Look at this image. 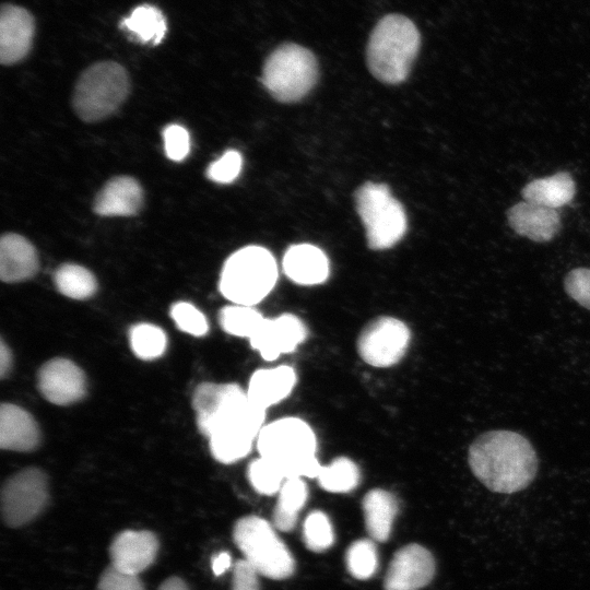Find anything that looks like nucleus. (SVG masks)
<instances>
[{
  "label": "nucleus",
  "instance_id": "obj_1",
  "mask_svg": "<svg viewBox=\"0 0 590 590\" xmlns=\"http://www.w3.org/2000/svg\"><path fill=\"white\" fill-rule=\"evenodd\" d=\"M474 476L494 493L511 494L527 488L538 472V456L530 441L511 430H489L469 447Z\"/></svg>",
  "mask_w": 590,
  "mask_h": 590
},
{
  "label": "nucleus",
  "instance_id": "obj_2",
  "mask_svg": "<svg viewBox=\"0 0 590 590\" xmlns=\"http://www.w3.org/2000/svg\"><path fill=\"white\" fill-rule=\"evenodd\" d=\"M420 46L421 35L413 21L401 14L385 15L369 35L368 69L384 83H401L408 78Z\"/></svg>",
  "mask_w": 590,
  "mask_h": 590
},
{
  "label": "nucleus",
  "instance_id": "obj_3",
  "mask_svg": "<svg viewBox=\"0 0 590 590\" xmlns=\"http://www.w3.org/2000/svg\"><path fill=\"white\" fill-rule=\"evenodd\" d=\"M266 411L249 402L241 389L200 430L209 439L214 459L234 463L246 457L263 427Z\"/></svg>",
  "mask_w": 590,
  "mask_h": 590
},
{
  "label": "nucleus",
  "instance_id": "obj_4",
  "mask_svg": "<svg viewBox=\"0 0 590 590\" xmlns=\"http://www.w3.org/2000/svg\"><path fill=\"white\" fill-rule=\"evenodd\" d=\"M256 441L260 457L278 463L286 480L317 477L321 468L316 456L317 438L304 420L287 416L266 424Z\"/></svg>",
  "mask_w": 590,
  "mask_h": 590
},
{
  "label": "nucleus",
  "instance_id": "obj_5",
  "mask_svg": "<svg viewBox=\"0 0 590 590\" xmlns=\"http://www.w3.org/2000/svg\"><path fill=\"white\" fill-rule=\"evenodd\" d=\"M278 274L276 261L268 249L247 246L224 262L220 292L233 304L255 306L273 290Z\"/></svg>",
  "mask_w": 590,
  "mask_h": 590
},
{
  "label": "nucleus",
  "instance_id": "obj_6",
  "mask_svg": "<svg viewBox=\"0 0 590 590\" xmlns=\"http://www.w3.org/2000/svg\"><path fill=\"white\" fill-rule=\"evenodd\" d=\"M130 80L123 66L101 61L80 75L72 97L74 111L85 122H96L113 115L125 102Z\"/></svg>",
  "mask_w": 590,
  "mask_h": 590
},
{
  "label": "nucleus",
  "instance_id": "obj_7",
  "mask_svg": "<svg viewBox=\"0 0 590 590\" xmlns=\"http://www.w3.org/2000/svg\"><path fill=\"white\" fill-rule=\"evenodd\" d=\"M318 79L315 55L298 44L286 43L276 47L262 69V84L279 102L294 103L314 87Z\"/></svg>",
  "mask_w": 590,
  "mask_h": 590
},
{
  "label": "nucleus",
  "instance_id": "obj_8",
  "mask_svg": "<svg viewBox=\"0 0 590 590\" xmlns=\"http://www.w3.org/2000/svg\"><path fill=\"white\" fill-rule=\"evenodd\" d=\"M233 538L245 560L259 575L274 580L293 575L295 560L266 519L258 516L238 519L233 529Z\"/></svg>",
  "mask_w": 590,
  "mask_h": 590
},
{
  "label": "nucleus",
  "instance_id": "obj_9",
  "mask_svg": "<svg viewBox=\"0 0 590 590\" xmlns=\"http://www.w3.org/2000/svg\"><path fill=\"white\" fill-rule=\"evenodd\" d=\"M355 204L371 249H388L404 236L406 232L404 209L391 194L387 185L365 182L356 191Z\"/></svg>",
  "mask_w": 590,
  "mask_h": 590
},
{
  "label": "nucleus",
  "instance_id": "obj_10",
  "mask_svg": "<svg viewBox=\"0 0 590 590\" xmlns=\"http://www.w3.org/2000/svg\"><path fill=\"white\" fill-rule=\"evenodd\" d=\"M48 500L46 475L37 468L24 469L5 481L1 511L7 526L16 528L36 518Z\"/></svg>",
  "mask_w": 590,
  "mask_h": 590
},
{
  "label": "nucleus",
  "instance_id": "obj_11",
  "mask_svg": "<svg viewBox=\"0 0 590 590\" xmlns=\"http://www.w3.org/2000/svg\"><path fill=\"white\" fill-rule=\"evenodd\" d=\"M411 341L408 326L398 318L382 316L370 321L357 340L361 358L373 367L386 368L399 363Z\"/></svg>",
  "mask_w": 590,
  "mask_h": 590
},
{
  "label": "nucleus",
  "instance_id": "obj_12",
  "mask_svg": "<svg viewBox=\"0 0 590 590\" xmlns=\"http://www.w3.org/2000/svg\"><path fill=\"white\" fill-rule=\"evenodd\" d=\"M432 553L420 544H408L396 552L387 570L385 590H420L434 578Z\"/></svg>",
  "mask_w": 590,
  "mask_h": 590
},
{
  "label": "nucleus",
  "instance_id": "obj_13",
  "mask_svg": "<svg viewBox=\"0 0 590 590\" xmlns=\"http://www.w3.org/2000/svg\"><path fill=\"white\" fill-rule=\"evenodd\" d=\"M306 338L305 323L297 316L284 312L275 318L264 317L249 342L263 359L271 362L294 352Z\"/></svg>",
  "mask_w": 590,
  "mask_h": 590
},
{
  "label": "nucleus",
  "instance_id": "obj_14",
  "mask_svg": "<svg viewBox=\"0 0 590 590\" xmlns=\"http://www.w3.org/2000/svg\"><path fill=\"white\" fill-rule=\"evenodd\" d=\"M38 388L49 402L57 405L71 404L84 397L85 376L72 361L52 358L39 369Z\"/></svg>",
  "mask_w": 590,
  "mask_h": 590
},
{
  "label": "nucleus",
  "instance_id": "obj_15",
  "mask_svg": "<svg viewBox=\"0 0 590 590\" xmlns=\"http://www.w3.org/2000/svg\"><path fill=\"white\" fill-rule=\"evenodd\" d=\"M35 35L33 15L23 7L5 3L0 11V61L10 66L30 52Z\"/></svg>",
  "mask_w": 590,
  "mask_h": 590
},
{
  "label": "nucleus",
  "instance_id": "obj_16",
  "mask_svg": "<svg viewBox=\"0 0 590 590\" xmlns=\"http://www.w3.org/2000/svg\"><path fill=\"white\" fill-rule=\"evenodd\" d=\"M157 552L158 540L148 530L122 531L115 536L109 547L111 566L132 575H139L150 567Z\"/></svg>",
  "mask_w": 590,
  "mask_h": 590
},
{
  "label": "nucleus",
  "instance_id": "obj_17",
  "mask_svg": "<svg viewBox=\"0 0 590 590\" xmlns=\"http://www.w3.org/2000/svg\"><path fill=\"white\" fill-rule=\"evenodd\" d=\"M509 227L535 243L551 241L560 231V215L555 209L521 201L507 210Z\"/></svg>",
  "mask_w": 590,
  "mask_h": 590
},
{
  "label": "nucleus",
  "instance_id": "obj_18",
  "mask_svg": "<svg viewBox=\"0 0 590 590\" xmlns=\"http://www.w3.org/2000/svg\"><path fill=\"white\" fill-rule=\"evenodd\" d=\"M296 382V373L292 366L261 368L249 379L247 398L250 403L266 411L287 398Z\"/></svg>",
  "mask_w": 590,
  "mask_h": 590
},
{
  "label": "nucleus",
  "instance_id": "obj_19",
  "mask_svg": "<svg viewBox=\"0 0 590 590\" xmlns=\"http://www.w3.org/2000/svg\"><path fill=\"white\" fill-rule=\"evenodd\" d=\"M282 267L285 275L299 285L323 283L330 273L326 253L310 244L291 246L284 253Z\"/></svg>",
  "mask_w": 590,
  "mask_h": 590
},
{
  "label": "nucleus",
  "instance_id": "obj_20",
  "mask_svg": "<svg viewBox=\"0 0 590 590\" xmlns=\"http://www.w3.org/2000/svg\"><path fill=\"white\" fill-rule=\"evenodd\" d=\"M143 203V190L132 177L111 178L98 192L94 211L102 216H130L139 212Z\"/></svg>",
  "mask_w": 590,
  "mask_h": 590
},
{
  "label": "nucleus",
  "instance_id": "obj_21",
  "mask_svg": "<svg viewBox=\"0 0 590 590\" xmlns=\"http://www.w3.org/2000/svg\"><path fill=\"white\" fill-rule=\"evenodd\" d=\"M38 270L35 247L23 236L4 234L0 240V278L15 283L33 278Z\"/></svg>",
  "mask_w": 590,
  "mask_h": 590
},
{
  "label": "nucleus",
  "instance_id": "obj_22",
  "mask_svg": "<svg viewBox=\"0 0 590 590\" xmlns=\"http://www.w3.org/2000/svg\"><path fill=\"white\" fill-rule=\"evenodd\" d=\"M40 439L39 428L33 416L19 405L2 403L0 406V447L4 450L31 451Z\"/></svg>",
  "mask_w": 590,
  "mask_h": 590
},
{
  "label": "nucleus",
  "instance_id": "obj_23",
  "mask_svg": "<svg viewBox=\"0 0 590 590\" xmlns=\"http://www.w3.org/2000/svg\"><path fill=\"white\" fill-rule=\"evenodd\" d=\"M576 194V184L568 172L536 178L521 189L524 201L551 209L568 204Z\"/></svg>",
  "mask_w": 590,
  "mask_h": 590
},
{
  "label": "nucleus",
  "instance_id": "obj_24",
  "mask_svg": "<svg viewBox=\"0 0 590 590\" xmlns=\"http://www.w3.org/2000/svg\"><path fill=\"white\" fill-rule=\"evenodd\" d=\"M365 527L371 540L385 542L389 539L398 512V500L390 492L374 488L362 502Z\"/></svg>",
  "mask_w": 590,
  "mask_h": 590
},
{
  "label": "nucleus",
  "instance_id": "obj_25",
  "mask_svg": "<svg viewBox=\"0 0 590 590\" xmlns=\"http://www.w3.org/2000/svg\"><path fill=\"white\" fill-rule=\"evenodd\" d=\"M121 25L142 44H160L167 31L163 12L152 4H141L133 9Z\"/></svg>",
  "mask_w": 590,
  "mask_h": 590
},
{
  "label": "nucleus",
  "instance_id": "obj_26",
  "mask_svg": "<svg viewBox=\"0 0 590 590\" xmlns=\"http://www.w3.org/2000/svg\"><path fill=\"white\" fill-rule=\"evenodd\" d=\"M307 496V486L300 477L285 480L279 492L273 512V523L278 530L286 532L295 527L298 512L306 504Z\"/></svg>",
  "mask_w": 590,
  "mask_h": 590
},
{
  "label": "nucleus",
  "instance_id": "obj_27",
  "mask_svg": "<svg viewBox=\"0 0 590 590\" xmlns=\"http://www.w3.org/2000/svg\"><path fill=\"white\" fill-rule=\"evenodd\" d=\"M58 291L72 299H86L95 294L97 282L86 268L75 263H63L55 272Z\"/></svg>",
  "mask_w": 590,
  "mask_h": 590
},
{
  "label": "nucleus",
  "instance_id": "obj_28",
  "mask_svg": "<svg viewBox=\"0 0 590 590\" xmlns=\"http://www.w3.org/2000/svg\"><path fill=\"white\" fill-rule=\"evenodd\" d=\"M317 479L319 485L327 492L349 493L357 487L361 473L353 460L338 457L328 465H321Z\"/></svg>",
  "mask_w": 590,
  "mask_h": 590
},
{
  "label": "nucleus",
  "instance_id": "obj_29",
  "mask_svg": "<svg viewBox=\"0 0 590 590\" xmlns=\"http://www.w3.org/2000/svg\"><path fill=\"white\" fill-rule=\"evenodd\" d=\"M264 317L253 306L228 305L221 309L219 321L222 329L228 334L247 338L257 331Z\"/></svg>",
  "mask_w": 590,
  "mask_h": 590
},
{
  "label": "nucleus",
  "instance_id": "obj_30",
  "mask_svg": "<svg viewBox=\"0 0 590 590\" xmlns=\"http://www.w3.org/2000/svg\"><path fill=\"white\" fill-rule=\"evenodd\" d=\"M130 346L141 359L152 361L162 356L167 346V337L157 326L138 323L130 330Z\"/></svg>",
  "mask_w": 590,
  "mask_h": 590
},
{
  "label": "nucleus",
  "instance_id": "obj_31",
  "mask_svg": "<svg viewBox=\"0 0 590 590\" xmlns=\"http://www.w3.org/2000/svg\"><path fill=\"white\" fill-rule=\"evenodd\" d=\"M248 479L258 493L273 495L280 492L286 475L278 463L259 457L248 465Z\"/></svg>",
  "mask_w": 590,
  "mask_h": 590
},
{
  "label": "nucleus",
  "instance_id": "obj_32",
  "mask_svg": "<svg viewBox=\"0 0 590 590\" xmlns=\"http://www.w3.org/2000/svg\"><path fill=\"white\" fill-rule=\"evenodd\" d=\"M345 560L347 570L354 578L359 580L370 578L378 566L374 540L362 539L353 542L347 548Z\"/></svg>",
  "mask_w": 590,
  "mask_h": 590
},
{
  "label": "nucleus",
  "instance_id": "obj_33",
  "mask_svg": "<svg viewBox=\"0 0 590 590\" xmlns=\"http://www.w3.org/2000/svg\"><path fill=\"white\" fill-rule=\"evenodd\" d=\"M303 536L306 546L312 552H323L334 542L333 528L322 511L310 512L304 521Z\"/></svg>",
  "mask_w": 590,
  "mask_h": 590
},
{
  "label": "nucleus",
  "instance_id": "obj_34",
  "mask_svg": "<svg viewBox=\"0 0 590 590\" xmlns=\"http://www.w3.org/2000/svg\"><path fill=\"white\" fill-rule=\"evenodd\" d=\"M170 317L181 331L203 337L209 331V323L201 310L187 302H178L170 307Z\"/></svg>",
  "mask_w": 590,
  "mask_h": 590
},
{
  "label": "nucleus",
  "instance_id": "obj_35",
  "mask_svg": "<svg viewBox=\"0 0 590 590\" xmlns=\"http://www.w3.org/2000/svg\"><path fill=\"white\" fill-rule=\"evenodd\" d=\"M241 167L243 158L239 152L228 150L208 167L206 176L217 184H231L238 177Z\"/></svg>",
  "mask_w": 590,
  "mask_h": 590
},
{
  "label": "nucleus",
  "instance_id": "obj_36",
  "mask_svg": "<svg viewBox=\"0 0 590 590\" xmlns=\"http://www.w3.org/2000/svg\"><path fill=\"white\" fill-rule=\"evenodd\" d=\"M567 295L579 305L590 310V268H576L564 278Z\"/></svg>",
  "mask_w": 590,
  "mask_h": 590
},
{
  "label": "nucleus",
  "instance_id": "obj_37",
  "mask_svg": "<svg viewBox=\"0 0 590 590\" xmlns=\"http://www.w3.org/2000/svg\"><path fill=\"white\" fill-rule=\"evenodd\" d=\"M164 149L167 157L179 162L187 157L190 152V137L186 128L173 123L163 130Z\"/></svg>",
  "mask_w": 590,
  "mask_h": 590
},
{
  "label": "nucleus",
  "instance_id": "obj_38",
  "mask_svg": "<svg viewBox=\"0 0 590 590\" xmlns=\"http://www.w3.org/2000/svg\"><path fill=\"white\" fill-rule=\"evenodd\" d=\"M96 590H145L138 575L107 567L99 577Z\"/></svg>",
  "mask_w": 590,
  "mask_h": 590
},
{
  "label": "nucleus",
  "instance_id": "obj_39",
  "mask_svg": "<svg viewBox=\"0 0 590 590\" xmlns=\"http://www.w3.org/2000/svg\"><path fill=\"white\" fill-rule=\"evenodd\" d=\"M232 590H260L258 573L245 559L234 566Z\"/></svg>",
  "mask_w": 590,
  "mask_h": 590
},
{
  "label": "nucleus",
  "instance_id": "obj_40",
  "mask_svg": "<svg viewBox=\"0 0 590 590\" xmlns=\"http://www.w3.org/2000/svg\"><path fill=\"white\" fill-rule=\"evenodd\" d=\"M232 564L228 552H221L212 558V570L215 576H221L229 568Z\"/></svg>",
  "mask_w": 590,
  "mask_h": 590
},
{
  "label": "nucleus",
  "instance_id": "obj_41",
  "mask_svg": "<svg viewBox=\"0 0 590 590\" xmlns=\"http://www.w3.org/2000/svg\"><path fill=\"white\" fill-rule=\"evenodd\" d=\"M12 365V355L10 349L3 340L0 342V376L3 378L10 370Z\"/></svg>",
  "mask_w": 590,
  "mask_h": 590
},
{
  "label": "nucleus",
  "instance_id": "obj_42",
  "mask_svg": "<svg viewBox=\"0 0 590 590\" xmlns=\"http://www.w3.org/2000/svg\"><path fill=\"white\" fill-rule=\"evenodd\" d=\"M158 590H189V588L181 578L169 577L162 582Z\"/></svg>",
  "mask_w": 590,
  "mask_h": 590
}]
</instances>
